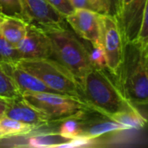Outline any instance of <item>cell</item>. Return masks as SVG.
Segmentation results:
<instances>
[{"label": "cell", "mask_w": 148, "mask_h": 148, "mask_svg": "<svg viewBox=\"0 0 148 148\" xmlns=\"http://www.w3.org/2000/svg\"><path fill=\"white\" fill-rule=\"evenodd\" d=\"M5 116L31 125L38 129L51 124L47 115L33 107L23 96L8 100Z\"/></svg>", "instance_id": "10"}, {"label": "cell", "mask_w": 148, "mask_h": 148, "mask_svg": "<svg viewBox=\"0 0 148 148\" xmlns=\"http://www.w3.org/2000/svg\"><path fill=\"white\" fill-rule=\"evenodd\" d=\"M81 98L94 111L112 119L126 113H139L123 93L117 77L107 69H91L80 81Z\"/></svg>", "instance_id": "1"}, {"label": "cell", "mask_w": 148, "mask_h": 148, "mask_svg": "<svg viewBox=\"0 0 148 148\" xmlns=\"http://www.w3.org/2000/svg\"><path fill=\"white\" fill-rule=\"evenodd\" d=\"M135 42L140 43L143 48H145L148 43V0H147L146 5H145L141 27H140L138 37Z\"/></svg>", "instance_id": "22"}, {"label": "cell", "mask_w": 148, "mask_h": 148, "mask_svg": "<svg viewBox=\"0 0 148 148\" xmlns=\"http://www.w3.org/2000/svg\"><path fill=\"white\" fill-rule=\"evenodd\" d=\"M72 31L93 46L101 45L102 14L86 9H76L65 16Z\"/></svg>", "instance_id": "8"}, {"label": "cell", "mask_w": 148, "mask_h": 148, "mask_svg": "<svg viewBox=\"0 0 148 148\" xmlns=\"http://www.w3.org/2000/svg\"><path fill=\"white\" fill-rule=\"evenodd\" d=\"M2 16H3V14H2V13L0 12V19H1V17H2Z\"/></svg>", "instance_id": "30"}, {"label": "cell", "mask_w": 148, "mask_h": 148, "mask_svg": "<svg viewBox=\"0 0 148 148\" xmlns=\"http://www.w3.org/2000/svg\"><path fill=\"white\" fill-rule=\"evenodd\" d=\"M84 116L68 118L61 121H58L59 126L56 133L68 140L81 137Z\"/></svg>", "instance_id": "17"}, {"label": "cell", "mask_w": 148, "mask_h": 148, "mask_svg": "<svg viewBox=\"0 0 148 148\" xmlns=\"http://www.w3.org/2000/svg\"><path fill=\"white\" fill-rule=\"evenodd\" d=\"M27 25L22 18L3 15L0 19V33L7 41L17 46L26 34Z\"/></svg>", "instance_id": "14"}, {"label": "cell", "mask_w": 148, "mask_h": 148, "mask_svg": "<svg viewBox=\"0 0 148 148\" xmlns=\"http://www.w3.org/2000/svg\"><path fill=\"white\" fill-rule=\"evenodd\" d=\"M28 24V23H27ZM22 60H34L52 57L53 49L48 34L32 25H27L23 40L17 45Z\"/></svg>", "instance_id": "9"}, {"label": "cell", "mask_w": 148, "mask_h": 148, "mask_svg": "<svg viewBox=\"0 0 148 148\" xmlns=\"http://www.w3.org/2000/svg\"><path fill=\"white\" fill-rule=\"evenodd\" d=\"M89 55L93 68L106 69V57L102 46H93L91 44L89 46Z\"/></svg>", "instance_id": "21"}, {"label": "cell", "mask_w": 148, "mask_h": 148, "mask_svg": "<svg viewBox=\"0 0 148 148\" xmlns=\"http://www.w3.org/2000/svg\"><path fill=\"white\" fill-rule=\"evenodd\" d=\"M70 140L64 138L56 132L51 133H37L34 135L29 136L26 143L21 146L24 147L52 148L60 147L61 145L66 143Z\"/></svg>", "instance_id": "16"}, {"label": "cell", "mask_w": 148, "mask_h": 148, "mask_svg": "<svg viewBox=\"0 0 148 148\" xmlns=\"http://www.w3.org/2000/svg\"><path fill=\"white\" fill-rule=\"evenodd\" d=\"M23 19L30 25L45 32L68 27L65 16L47 0H19Z\"/></svg>", "instance_id": "7"}, {"label": "cell", "mask_w": 148, "mask_h": 148, "mask_svg": "<svg viewBox=\"0 0 148 148\" xmlns=\"http://www.w3.org/2000/svg\"><path fill=\"white\" fill-rule=\"evenodd\" d=\"M110 5V15L115 16L118 18L119 13V0H107Z\"/></svg>", "instance_id": "26"}, {"label": "cell", "mask_w": 148, "mask_h": 148, "mask_svg": "<svg viewBox=\"0 0 148 148\" xmlns=\"http://www.w3.org/2000/svg\"><path fill=\"white\" fill-rule=\"evenodd\" d=\"M37 130L38 129L31 125L14 120L5 115L0 119V140L29 136Z\"/></svg>", "instance_id": "15"}, {"label": "cell", "mask_w": 148, "mask_h": 148, "mask_svg": "<svg viewBox=\"0 0 148 148\" xmlns=\"http://www.w3.org/2000/svg\"><path fill=\"white\" fill-rule=\"evenodd\" d=\"M21 60L17 47L7 41L0 33V64L17 65Z\"/></svg>", "instance_id": "18"}, {"label": "cell", "mask_w": 148, "mask_h": 148, "mask_svg": "<svg viewBox=\"0 0 148 148\" xmlns=\"http://www.w3.org/2000/svg\"><path fill=\"white\" fill-rule=\"evenodd\" d=\"M47 1L59 13H61L65 16L70 15L75 10L70 0H47Z\"/></svg>", "instance_id": "23"}, {"label": "cell", "mask_w": 148, "mask_h": 148, "mask_svg": "<svg viewBox=\"0 0 148 148\" xmlns=\"http://www.w3.org/2000/svg\"><path fill=\"white\" fill-rule=\"evenodd\" d=\"M101 45L106 57V69L117 77L126 45L117 16L110 14H102Z\"/></svg>", "instance_id": "6"}, {"label": "cell", "mask_w": 148, "mask_h": 148, "mask_svg": "<svg viewBox=\"0 0 148 148\" xmlns=\"http://www.w3.org/2000/svg\"><path fill=\"white\" fill-rule=\"evenodd\" d=\"M126 130L128 128L119 121L97 112H90L83 117L81 137L99 140Z\"/></svg>", "instance_id": "11"}, {"label": "cell", "mask_w": 148, "mask_h": 148, "mask_svg": "<svg viewBox=\"0 0 148 148\" xmlns=\"http://www.w3.org/2000/svg\"><path fill=\"white\" fill-rule=\"evenodd\" d=\"M144 52H145L146 61H147V66H148V43L147 44V46L144 48Z\"/></svg>", "instance_id": "29"}, {"label": "cell", "mask_w": 148, "mask_h": 148, "mask_svg": "<svg viewBox=\"0 0 148 148\" xmlns=\"http://www.w3.org/2000/svg\"><path fill=\"white\" fill-rule=\"evenodd\" d=\"M96 10L101 14H110V5L107 0H90Z\"/></svg>", "instance_id": "24"}, {"label": "cell", "mask_w": 148, "mask_h": 148, "mask_svg": "<svg viewBox=\"0 0 148 148\" xmlns=\"http://www.w3.org/2000/svg\"><path fill=\"white\" fill-rule=\"evenodd\" d=\"M147 126H148V118H147Z\"/></svg>", "instance_id": "31"}, {"label": "cell", "mask_w": 148, "mask_h": 148, "mask_svg": "<svg viewBox=\"0 0 148 148\" xmlns=\"http://www.w3.org/2000/svg\"><path fill=\"white\" fill-rule=\"evenodd\" d=\"M22 96L33 107L49 117L51 122L84 116L94 112L79 97L59 93H24Z\"/></svg>", "instance_id": "5"}, {"label": "cell", "mask_w": 148, "mask_h": 148, "mask_svg": "<svg viewBox=\"0 0 148 148\" xmlns=\"http://www.w3.org/2000/svg\"><path fill=\"white\" fill-rule=\"evenodd\" d=\"M0 12L5 16L23 19L22 8L19 0H0Z\"/></svg>", "instance_id": "20"}, {"label": "cell", "mask_w": 148, "mask_h": 148, "mask_svg": "<svg viewBox=\"0 0 148 148\" xmlns=\"http://www.w3.org/2000/svg\"><path fill=\"white\" fill-rule=\"evenodd\" d=\"M22 96V93L12 78L4 71L0 64V97L14 99Z\"/></svg>", "instance_id": "19"}, {"label": "cell", "mask_w": 148, "mask_h": 148, "mask_svg": "<svg viewBox=\"0 0 148 148\" xmlns=\"http://www.w3.org/2000/svg\"><path fill=\"white\" fill-rule=\"evenodd\" d=\"M17 65L37 76L56 92L81 98V83L79 79L54 58L21 60Z\"/></svg>", "instance_id": "4"}, {"label": "cell", "mask_w": 148, "mask_h": 148, "mask_svg": "<svg viewBox=\"0 0 148 148\" xmlns=\"http://www.w3.org/2000/svg\"><path fill=\"white\" fill-rule=\"evenodd\" d=\"M7 101L8 99L0 97V119L5 115L6 107H7Z\"/></svg>", "instance_id": "28"}, {"label": "cell", "mask_w": 148, "mask_h": 148, "mask_svg": "<svg viewBox=\"0 0 148 148\" xmlns=\"http://www.w3.org/2000/svg\"><path fill=\"white\" fill-rule=\"evenodd\" d=\"M117 80L132 104L148 106V66L144 48L137 42H126Z\"/></svg>", "instance_id": "2"}, {"label": "cell", "mask_w": 148, "mask_h": 148, "mask_svg": "<svg viewBox=\"0 0 148 148\" xmlns=\"http://www.w3.org/2000/svg\"><path fill=\"white\" fill-rule=\"evenodd\" d=\"M4 71L12 78L22 95L24 93H58L46 86L40 79L27 72L18 65L1 64Z\"/></svg>", "instance_id": "13"}, {"label": "cell", "mask_w": 148, "mask_h": 148, "mask_svg": "<svg viewBox=\"0 0 148 148\" xmlns=\"http://www.w3.org/2000/svg\"><path fill=\"white\" fill-rule=\"evenodd\" d=\"M46 33L52 44L51 58L68 69L80 82L93 69L89 55V46L85 45L69 29V26Z\"/></svg>", "instance_id": "3"}, {"label": "cell", "mask_w": 148, "mask_h": 148, "mask_svg": "<svg viewBox=\"0 0 148 148\" xmlns=\"http://www.w3.org/2000/svg\"><path fill=\"white\" fill-rule=\"evenodd\" d=\"M73 8L76 9H86V10H96L95 7L92 3L90 0H70ZM98 12V11H97Z\"/></svg>", "instance_id": "25"}, {"label": "cell", "mask_w": 148, "mask_h": 148, "mask_svg": "<svg viewBox=\"0 0 148 148\" xmlns=\"http://www.w3.org/2000/svg\"><path fill=\"white\" fill-rule=\"evenodd\" d=\"M147 0H132L126 10L119 18L126 42H135L143 19Z\"/></svg>", "instance_id": "12"}, {"label": "cell", "mask_w": 148, "mask_h": 148, "mask_svg": "<svg viewBox=\"0 0 148 148\" xmlns=\"http://www.w3.org/2000/svg\"><path fill=\"white\" fill-rule=\"evenodd\" d=\"M132 0H119V13H118V19L120 16L126 10L128 6L130 5Z\"/></svg>", "instance_id": "27"}]
</instances>
